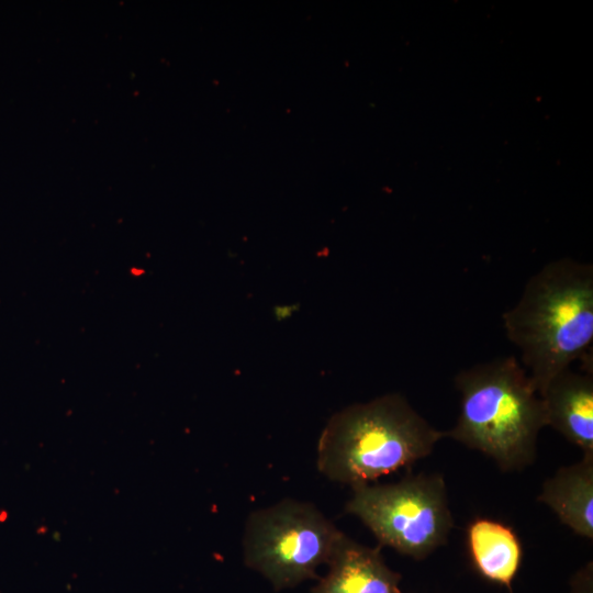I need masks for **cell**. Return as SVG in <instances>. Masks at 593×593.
Returning <instances> with one entry per match:
<instances>
[{"mask_svg":"<svg viewBox=\"0 0 593 593\" xmlns=\"http://www.w3.org/2000/svg\"><path fill=\"white\" fill-rule=\"evenodd\" d=\"M502 318L541 395L572 362L592 357V265L571 259L549 262L529 278L518 302Z\"/></svg>","mask_w":593,"mask_h":593,"instance_id":"cell-1","label":"cell"},{"mask_svg":"<svg viewBox=\"0 0 593 593\" xmlns=\"http://www.w3.org/2000/svg\"><path fill=\"white\" fill-rule=\"evenodd\" d=\"M460 411L450 437L492 458L503 471H519L536 458L547 426L544 401L514 356L460 371L455 378Z\"/></svg>","mask_w":593,"mask_h":593,"instance_id":"cell-2","label":"cell"},{"mask_svg":"<svg viewBox=\"0 0 593 593\" xmlns=\"http://www.w3.org/2000/svg\"><path fill=\"white\" fill-rule=\"evenodd\" d=\"M446 437L399 393L353 404L336 413L317 445V468L350 486L369 482L427 457Z\"/></svg>","mask_w":593,"mask_h":593,"instance_id":"cell-3","label":"cell"},{"mask_svg":"<svg viewBox=\"0 0 593 593\" xmlns=\"http://www.w3.org/2000/svg\"><path fill=\"white\" fill-rule=\"evenodd\" d=\"M345 511L357 516L380 546L422 560L447 542L454 527L441 474L406 475L392 484H360Z\"/></svg>","mask_w":593,"mask_h":593,"instance_id":"cell-4","label":"cell"},{"mask_svg":"<svg viewBox=\"0 0 593 593\" xmlns=\"http://www.w3.org/2000/svg\"><path fill=\"white\" fill-rule=\"evenodd\" d=\"M344 533L309 503L284 500L254 512L244 535L245 564L275 590L316 578L328 563Z\"/></svg>","mask_w":593,"mask_h":593,"instance_id":"cell-5","label":"cell"},{"mask_svg":"<svg viewBox=\"0 0 593 593\" xmlns=\"http://www.w3.org/2000/svg\"><path fill=\"white\" fill-rule=\"evenodd\" d=\"M551 426L567 440L593 456V370L568 368L558 373L540 395Z\"/></svg>","mask_w":593,"mask_h":593,"instance_id":"cell-6","label":"cell"},{"mask_svg":"<svg viewBox=\"0 0 593 593\" xmlns=\"http://www.w3.org/2000/svg\"><path fill=\"white\" fill-rule=\"evenodd\" d=\"M327 564L311 593H402L401 574L385 563L380 547H366L344 535Z\"/></svg>","mask_w":593,"mask_h":593,"instance_id":"cell-7","label":"cell"},{"mask_svg":"<svg viewBox=\"0 0 593 593\" xmlns=\"http://www.w3.org/2000/svg\"><path fill=\"white\" fill-rule=\"evenodd\" d=\"M538 501L548 505L560 522L577 535L593 538V456L561 467L547 479Z\"/></svg>","mask_w":593,"mask_h":593,"instance_id":"cell-8","label":"cell"},{"mask_svg":"<svg viewBox=\"0 0 593 593\" xmlns=\"http://www.w3.org/2000/svg\"><path fill=\"white\" fill-rule=\"evenodd\" d=\"M469 553L486 580L508 589L522 562V545L513 529L489 518L474 519L467 529Z\"/></svg>","mask_w":593,"mask_h":593,"instance_id":"cell-9","label":"cell"},{"mask_svg":"<svg viewBox=\"0 0 593 593\" xmlns=\"http://www.w3.org/2000/svg\"><path fill=\"white\" fill-rule=\"evenodd\" d=\"M572 593H592V563H588L572 579Z\"/></svg>","mask_w":593,"mask_h":593,"instance_id":"cell-10","label":"cell"},{"mask_svg":"<svg viewBox=\"0 0 593 593\" xmlns=\"http://www.w3.org/2000/svg\"><path fill=\"white\" fill-rule=\"evenodd\" d=\"M511 593H513V592H511Z\"/></svg>","mask_w":593,"mask_h":593,"instance_id":"cell-11","label":"cell"}]
</instances>
